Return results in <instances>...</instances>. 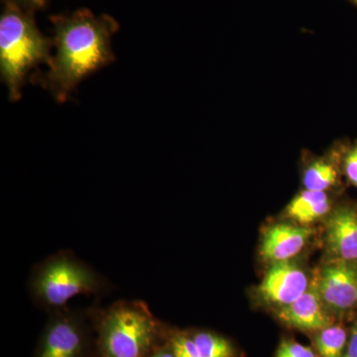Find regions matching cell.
I'll return each mask as SVG.
<instances>
[{
  "label": "cell",
  "mask_w": 357,
  "mask_h": 357,
  "mask_svg": "<svg viewBox=\"0 0 357 357\" xmlns=\"http://www.w3.org/2000/svg\"><path fill=\"white\" fill-rule=\"evenodd\" d=\"M50 20L56 54L49 72L32 79L36 77L57 102H65L83 79L114 62L112 39L119 25L112 16L96 15L86 8L52 16Z\"/></svg>",
  "instance_id": "obj_1"
},
{
  "label": "cell",
  "mask_w": 357,
  "mask_h": 357,
  "mask_svg": "<svg viewBox=\"0 0 357 357\" xmlns=\"http://www.w3.org/2000/svg\"><path fill=\"white\" fill-rule=\"evenodd\" d=\"M52 46L53 40L40 32L34 13L4 0L0 16V73L10 102L20 100L30 70L51 65Z\"/></svg>",
  "instance_id": "obj_2"
},
{
  "label": "cell",
  "mask_w": 357,
  "mask_h": 357,
  "mask_svg": "<svg viewBox=\"0 0 357 357\" xmlns=\"http://www.w3.org/2000/svg\"><path fill=\"white\" fill-rule=\"evenodd\" d=\"M107 279L74 255L61 252L39 263L30 275L33 300L46 309L62 310L79 295L105 292Z\"/></svg>",
  "instance_id": "obj_3"
},
{
  "label": "cell",
  "mask_w": 357,
  "mask_h": 357,
  "mask_svg": "<svg viewBox=\"0 0 357 357\" xmlns=\"http://www.w3.org/2000/svg\"><path fill=\"white\" fill-rule=\"evenodd\" d=\"M158 335V324L139 301H119L102 314L100 344L103 357H144Z\"/></svg>",
  "instance_id": "obj_4"
},
{
  "label": "cell",
  "mask_w": 357,
  "mask_h": 357,
  "mask_svg": "<svg viewBox=\"0 0 357 357\" xmlns=\"http://www.w3.org/2000/svg\"><path fill=\"white\" fill-rule=\"evenodd\" d=\"M319 296L333 314H344L357 304V262L331 260L316 276Z\"/></svg>",
  "instance_id": "obj_5"
},
{
  "label": "cell",
  "mask_w": 357,
  "mask_h": 357,
  "mask_svg": "<svg viewBox=\"0 0 357 357\" xmlns=\"http://www.w3.org/2000/svg\"><path fill=\"white\" fill-rule=\"evenodd\" d=\"M310 285L304 269L288 260L272 263L258 286L257 294L263 302L280 309L299 299Z\"/></svg>",
  "instance_id": "obj_6"
},
{
  "label": "cell",
  "mask_w": 357,
  "mask_h": 357,
  "mask_svg": "<svg viewBox=\"0 0 357 357\" xmlns=\"http://www.w3.org/2000/svg\"><path fill=\"white\" fill-rule=\"evenodd\" d=\"M326 222V248L331 260L357 262L356 204L335 206Z\"/></svg>",
  "instance_id": "obj_7"
},
{
  "label": "cell",
  "mask_w": 357,
  "mask_h": 357,
  "mask_svg": "<svg viewBox=\"0 0 357 357\" xmlns=\"http://www.w3.org/2000/svg\"><path fill=\"white\" fill-rule=\"evenodd\" d=\"M277 318L285 325L305 332H319L333 324V314L326 309L319 296L316 279L299 299L280 307Z\"/></svg>",
  "instance_id": "obj_8"
},
{
  "label": "cell",
  "mask_w": 357,
  "mask_h": 357,
  "mask_svg": "<svg viewBox=\"0 0 357 357\" xmlns=\"http://www.w3.org/2000/svg\"><path fill=\"white\" fill-rule=\"evenodd\" d=\"M84 333L76 317L58 310L52 319L38 357H79L84 349Z\"/></svg>",
  "instance_id": "obj_9"
},
{
  "label": "cell",
  "mask_w": 357,
  "mask_h": 357,
  "mask_svg": "<svg viewBox=\"0 0 357 357\" xmlns=\"http://www.w3.org/2000/svg\"><path fill=\"white\" fill-rule=\"evenodd\" d=\"M347 141H338L323 156L307 157L302 171V184L310 191L330 192L342 185V156Z\"/></svg>",
  "instance_id": "obj_10"
},
{
  "label": "cell",
  "mask_w": 357,
  "mask_h": 357,
  "mask_svg": "<svg viewBox=\"0 0 357 357\" xmlns=\"http://www.w3.org/2000/svg\"><path fill=\"white\" fill-rule=\"evenodd\" d=\"M312 236V229L306 225H272L263 236L260 253L265 261H288L299 255Z\"/></svg>",
  "instance_id": "obj_11"
},
{
  "label": "cell",
  "mask_w": 357,
  "mask_h": 357,
  "mask_svg": "<svg viewBox=\"0 0 357 357\" xmlns=\"http://www.w3.org/2000/svg\"><path fill=\"white\" fill-rule=\"evenodd\" d=\"M335 208L333 192L310 191L304 189L286 208V215L293 222L306 225L328 218Z\"/></svg>",
  "instance_id": "obj_12"
},
{
  "label": "cell",
  "mask_w": 357,
  "mask_h": 357,
  "mask_svg": "<svg viewBox=\"0 0 357 357\" xmlns=\"http://www.w3.org/2000/svg\"><path fill=\"white\" fill-rule=\"evenodd\" d=\"M349 333L342 324H333L317 332L314 345L321 357H344Z\"/></svg>",
  "instance_id": "obj_13"
},
{
  "label": "cell",
  "mask_w": 357,
  "mask_h": 357,
  "mask_svg": "<svg viewBox=\"0 0 357 357\" xmlns=\"http://www.w3.org/2000/svg\"><path fill=\"white\" fill-rule=\"evenodd\" d=\"M202 357H234V351L229 340L210 332H198L192 335Z\"/></svg>",
  "instance_id": "obj_14"
},
{
  "label": "cell",
  "mask_w": 357,
  "mask_h": 357,
  "mask_svg": "<svg viewBox=\"0 0 357 357\" xmlns=\"http://www.w3.org/2000/svg\"><path fill=\"white\" fill-rule=\"evenodd\" d=\"M342 174L347 182L357 189V139L347 142L342 156Z\"/></svg>",
  "instance_id": "obj_15"
},
{
  "label": "cell",
  "mask_w": 357,
  "mask_h": 357,
  "mask_svg": "<svg viewBox=\"0 0 357 357\" xmlns=\"http://www.w3.org/2000/svg\"><path fill=\"white\" fill-rule=\"evenodd\" d=\"M171 347L176 357H202L192 337L188 335H178L174 337Z\"/></svg>",
  "instance_id": "obj_16"
},
{
  "label": "cell",
  "mask_w": 357,
  "mask_h": 357,
  "mask_svg": "<svg viewBox=\"0 0 357 357\" xmlns=\"http://www.w3.org/2000/svg\"><path fill=\"white\" fill-rule=\"evenodd\" d=\"M276 357H317L311 347L294 342L284 340L277 349Z\"/></svg>",
  "instance_id": "obj_17"
},
{
  "label": "cell",
  "mask_w": 357,
  "mask_h": 357,
  "mask_svg": "<svg viewBox=\"0 0 357 357\" xmlns=\"http://www.w3.org/2000/svg\"><path fill=\"white\" fill-rule=\"evenodd\" d=\"M10 1L15 2L18 6L34 13L35 11L43 9L47 6L48 0H10Z\"/></svg>",
  "instance_id": "obj_18"
},
{
  "label": "cell",
  "mask_w": 357,
  "mask_h": 357,
  "mask_svg": "<svg viewBox=\"0 0 357 357\" xmlns=\"http://www.w3.org/2000/svg\"><path fill=\"white\" fill-rule=\"evenodd\" d=\"M344 357H357V323L354 324L349 333V344Z\"/></svg>",
  "instance_id": "obj_19"
},
{
  "label": "cell",
  "mask_w": 357,
  "mask_h": 357,
  "mask_svg": "<svg viewBox=\"0 0 357 357\" xmlns=\"http://www.w3.org/2000/svg\"><path fill=\"white\" fill-rule=\"evenodd\" d=\"M152 357H176L174 354L172 347L171 349H161V351H157Z\"/></svg>",
  "instance_id": "obj_20"
},
{
  "label": "cell",
  "mask_w": 357,
  "mask_h": 357,
  "mask_svg": "<svg viewBox=\"0 0 357 357\" xmlns=\"http://www.w3.org/2000/svg\"><path fill=\"white\" fill-rule=\"evenodd\" d=\"M349 1H351L354 6H357V0H349Z\"/></svg>",
  "instance_id": "obj_21"
}]
</instances>
